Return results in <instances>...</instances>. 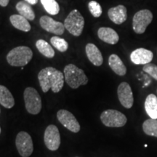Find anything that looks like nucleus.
<instances>
[{"label": "nucleus", "instance_id": "nucleus-2", "mask_svg": "<svg viewBox=\"0 0 157 157\" xmlns=\"http://www.w3.org/2000/svg\"><path fill=\"white\" fill-rule=\"evenodd\" d=\"M63 71L65 81L72 89H77L88 83V78L84 71L74 64H68L65 66Z\"/></svg>", "mask_w": 157, "mask_h": 157}, {"label": "nucleus", "instance_id": "nucleus-31", "mask_svg": "<svg viewBox=\"0 0 157 157\" xmlns=\"http://www.w3.org/2000/svg\"><path fill=\"white\" fill-rule=\"evenodd\" d=\"M0 112H1V110H0Z\"/></svg>", "mask_w": 157, "mask_h": 157}, {"label": "nucleus", "instance_id": "nucleus-5", "mask_svg": "<svg viewBox=\"0 0 157 157\" xmlns=\"http://www.w3.org/2000/svg\"><path fill=\"white\" fill-rule=\"evenodd\" d=\"M65 29L74 36H79L84 27V19L77 10H72L64 21Z\"/></svg>", "mask_w": 157, "mask_h": 157}, {"label": "nucleus", "instance_id": "nucleus-22", "mask_svg": "<svg viewBox=\"0 0 157 157\" xmlns=\"http://www.w3.org/2000/svg\"><path fill=\"white\" fill-rule=\"evenodd\" d=\"M37 50L41 54L48 58H52L55 56V51L52 46L44 39H39L36 42Z\"/></svg>", "mask_w": 157, "mask_h": 157}, {"label": "nucleus", "instance_id": "nucleus-13", "mask_svg": "<svg viewBox=\"0 0 157 157\" xmlns=\"http://www.w3.org/2000/svg\"><path fill=\"white\" fill-rule=\"evenodd\" d=\"M154 54L151 50L145 48L135 50L130 55V60L135 65H146L152 61Z\"/></svg>", "mask_w": 157, "mask_h": 157}, {"label": "nucleus", "instance_id": "nucleus-8", "mask_svg": "<svg viewBox=\"0 0 157 157\" xmlns=\"http://www.w3.org/2000/svg\"><path fill=\"white\" fill-rule=\"evenodd\" d=\"M15 146L21 157H29L34 151L32 138L28 132L24 131H21L17 135Z\"/></svg>", "mask_w": 157, "mask_h": 157}, {"label": "nucleus", "instance_id": "nucleus-26", "mask_svg": "<svg viewBox=\"0 0 157 157\" xmlns=\"http://www.w3.org/2000/svg\"><path fill=\"white\" fill-rule=\"evenodd\" d=\"M88 8H89V10L92 15L95 17H101L102 13H103L101 5L98 2L94 1V0L90 1L88 4Z\"/></svg>", "mask_w": 157, "mask_h": 157}, {"label": "nucleus", "instance_id": "nucleus-17", "mask_svg": "<svg viewBox=\"0 0 157 157\" xmlns=\"http://www.w3.org/2000/svg\"><path fill=\"white\" fill-rule=\"evenodd\" d=\"M109 65L110 68L117 75L122 76L127 74L126 66L117 55L112 54L110 56L109 58Z\"/></svg>", "mask_w": 157, "mask_h": 157}, {"label": "nucleus", "instance_id": "nucleus-18", "mask_svg": "<svg viewBox=\"0 0 157 157\" xmlns=\"http://www.w3.org/2000/svg\"><path fill=\"white\" fill-rule=\"evenodd\" d=\"M10 21L12 25L18 30L24 31V32H29L31 29L30 23L28 21L29 20L21 15H12L10 17Z\"/></svg>", "mask_w": 157, "mask_h": 157}, {"label": "nucleus", "instance_id": "nucleus-23", "mask_svg": "<svg viewBox=\"0 0 157 157\" xmlns=\"http://www.w3.org/2000/svg\"><path fill=\"white\" fill-rule=\"evenodd\" d=\"M143 129L146 135L157 137V119H147L143 124Z\"/></svg>", "mask_w": 157, "mask_h": 157}, {"label": "nucleus", "instance_id": "nucleus-30", "mask_svg": "<svg viewBox=\"0 0 157 157\" xmlns=\"http://www.w3.org/2000/svg\"><path fill=\"white\" fill-rule=\"evenodd\" d=\"M0 133H1V128H0Z\"/></svg>", "mask_w": 157, "mask_h": 157}, {"label": "nucleus", "instance_id": "nucleus-19", "mask_svg": "<svg viewBox=\"0 0 157 157\" xmlns=\"http://www.w3.org/2000/svg\"><path fill=\"white\" fill-rule=\"evenodd\" d=\"M145 110L151 119H157V98L154 94L147 96L145 101Z\"/></svg>", "mask_w": 157, "mask_h": 157}, {"label": "nucleus", "instance_id": "nucleus-11", "mask_svg": "<svg viewBox=\"0 0 157 157\" xmlns=\"http://www.w3.org/2000/svg\"><path fill=\"white\" fill-rule=\"evenodd\" d=\"M119 102L126 109H131L134 103L133 93L130 85L127 82H121L117 89Z\"/></svg>", "mask_w": 157, "mask_h": 157}, {"label": "nucleus", "instance_id": "nucleus-28", "mask_svg": "<svg viewBox=\"0 0 157 157\" xmlns=\"http://www.w3.org/2000/svg\"><path fill=\"white\" fill-rule=\"evenodd\" d=\"M10 2V0H0V5L2 7H7Z\"/></svg>", "mask_w": 157, "mask_h": 157}, {"label": "nucleus", "instance_id": "nucleus-14", "mask_svg": "<svg viewBox=\"0 0 157 157\" xmlns=\"http://www.w3.org/2000/svg\"><path fill=\"white\" fill-rule=\"evenodd\" d=\"M109 17L115 24L120 25L126 21L127 18V10L126 7L119 5L117 7H111L108 11Z\"/></svg>", "mask_w": 157, "mask_h": 157}, {"label": "nucleus", "instance_id": "nucleus-4", "mask_svg": "<svg viewBox=\"0 0 157 157\" xmlns=\"http://www.w3.org/2000/svg\"><path fill=\"white\" fill-rule=\"evenodd\" d=\"M25 107L29 113L36 115L42 110V98L36 89L34 87H26L23 93Z\"/></svg>", "mask_w": 157, "mask_h": 157}, {"label": "nucleus", "instance_id": "nucleus-16", "mask_svg": "<svg viewBox=\"0 0 157 157\" xmlns=\"http://www.w3.org/2000/svg\"><path fill=\"white\" fill-rule=\"evenodd\" d=\"M98 36L101 40L109 44H116L119 40L117 31L109 27H101L98 29Z\"/></svg>", "mask_w": 157, "mask_h": 157}, {"label": "nucleus", "instance_id": "nucleus-24", "mask_svg": "<svg viewBox=\"0 0 157 157\" xmlns=\"http://www.w3.org/2000/svg\"><path fill=\"white\" fill-rule=\"evenodd\" d=\"M45 10L51 15H58L60 12V6L56 0H40Z\"/></svg>", "mask_w": 157, "mask_h": 157}, {"label": "nucleus", "instance_id": "nucleus-25", "mask_svg": "<svg viewBox=\"0 0 157 157\" xmlns=\"http://www.w3.org/2000/svg\"><path fill=\"white\" fill-rule=\"evenodd\" d=\"M50 42L52 46H54L57 50L61 52H66L68 48V42L64 39L58 36H52L50 39Z\"/></svg>", "mask_w": 157, "mask_h": 157}, {"label": "nucleus", "instance_id": "nucleus-29", "mask_svg": "<svg viewBox=\"0 0 157 157\" xmlns=\"http://www.w3.org/2000/svg\"><path fill=\"white\" fill-rule=\"evenodd\" d=\"M25 1L31 5H36L37 2H38V0H25Z\"/></svg>", "mask_w": 157, "mask_h": 157}, {"label": "nucleus", "instance_id": "nucleus-9", "mask_svg": "<svg viewBox=\"0 0 157 157\" xmlns=\"http://www.w3.org/2000/svg\"><path fill=\"white\" fill-rule=\"evenodd\" d=\"M45 146L51 151H56L60 146V135L56 125L50 124L47 127L44 134Z\"/></svg>", "mask_w": 157, "mask_h": 157}, {"label": "nucleus", "instance_id": "nucleus-12", "mask_svg": "<svg viewBox=\"0 0 157 157\" xmlns=\"http://www.w3.org/2000/svg\"><path fill=\"white\" fill-rule=\"evenodd\" d=\"M39 23H40L41 27L44 30L57 35L63 34L66 29L63 23L55 21L53 18L48 16V15H44V16L41 17L39 20Z\"/></svg>", "mask_w": 157, "mask_h": 157}, {"label": "nucleus", "instance_id": "nucleus-7", "mask_svg": "<svg viewBox=\"0 0 157 157\" xmlns=\"http://www.w3.org/2000/svg\"><path fill=\"white\" fill-rule=\"evenodd\" d=\"M153 14L149 10H141L137 12L132 18V29L136 34H142L152 22Z\"/></svg>", "mask_w": 157, "mask_h": 157}, {"label": "nucleus", "instance_id": "nucleus-21", "mask_svg": "<svg viewBox=\"0 0 157 157\" xmlns=\"http://www.w3.org/2000/svg\"><path fill=\"white\" fill-rule=\"evenodd\" d=\"M17 11L19 13V15H22L29 21H34L35 18V13L30 4L25 2H18L15 6Z\"/></svg>", "mask_w": 157, "mask_h": 157}, {"label": "nucleus", "instance_id": "nucleus-10", "mask_svg": "<svg viewBox=\"0 0 157 157\" xmlns=\"http://www.w3.org/2000/svg\"><path fill=\"white\" fill-rule=\"evenodd\" d=\"M57 118L63 126L71 132L77 133L80 131V124L74 115L67 110L60 109L57 113Z\"/></svg>", "mask_w": 157, "mask_h": 157}, {"label": "nucleus", "instance_id": "nucleus-1", "mask_svg": "<svg viewBox=\"0 0 157 157\" xmlns=\"http://www.w3.org/2000/svg\"><path fill=\"white\" fill-rule=\"evenodd\" d=\"M64 78V74L53 67L43 68L38 74L39 84L44 93L50 89L54 93H59L63 87Z\"/></svg>", "mask_w": 157, "mask_h": 157}, {"label": "nucleus", "instance_id": "nucleus-6", "mask_svg": "<svg viewBox=\"0 0 157 157\" xmlns=\"http://www.w3.org/2000/svg\"><path fill=\"white\" fill-rule=\"evenodd\" d=\"M101 120L105 126L109 127H121L126 124V116L117 110L109 109L101 115Z\"/></svg>", "mask_w": 157, "mask_h": 157}, {"label": "nucleus", "instance_id": "nucleus-20", "mask_svg": "<svg viewBox=\"0 0 157 157\" xmlns=\"http://www.w3.org/2000/svg\"><path fill=\"white\" fill-rule=\"evenodd\" d=\"M0 104L6 109H12L15 105V100L7 87L0 85Z\"/></svg>", "mask_w": 157, "mask_h": 157}, {"label": "nucleus", "instance_id": "nucleus-3", "mask_svg": "<svg viewBox=\"0 0 157 157\" xmlns=\"http://www.w3.org/2000/svg\"><path fill=\"white\" fill-rule=\"evenodd\" d=\"M33 58V52L26 46H19L13 48L7 56V61L12 66L23 67L26 66Z\"/></svg>", "mask_w": 157, "mask_h": 157}, {"label": "nucleus", "instance_id": "nucleus-15", "mask_svg": "<svg viewBox=\"0 0 157 157\" xmlns=\"http://www.w3.org/2000/svg\"><path fill=\"white\" fill-rule=\"evenodd\" d=\"M85 52L89 60L94 66H101L103 64V56L95 44L88 43L85 47Z\"/></svg>", "mask_w": 157, "mask_h": 157}, {"label": "nucleus", "instance_id": "nucleus-27", "mask_svg": "<svg viewBox=\"0 0 157 157\" xmlns=\"http://www.w3.org/2000/svg\"><path fill=\"white\" fill-rule=\"evenodd\" d=\"M143 71L147 74H148L154 79L157 80V66L155 64L149 63L148 64L144 65Z\"/></svg>", "mask_w": 157, "mask_h": 157}]
</instances>
